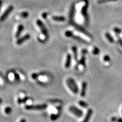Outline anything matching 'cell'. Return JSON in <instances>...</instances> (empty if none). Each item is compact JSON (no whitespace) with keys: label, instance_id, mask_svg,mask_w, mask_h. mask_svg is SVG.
<instances>
[{"label":"cell","instance_id":"obj_1","mask_svg":"<svg viewBox=\"0 0 122 122\" xmlns=\"http://www.w3.org/2000/svg\"><path fill=\"white\" fill-rule=\"evenodd\" d=\"M66 84L69 89L74 94H77L79 92L78 86H77V85L76 84V82L75 81L74 79L72 78L68 79L66 81Z\"/></svg>","mask_w":122,"mask_h":122},{"label":"cell","instance_id":"obj_2","mask_svg":"<svg viewBox=\"0 0 122 122\" xmlns=\"http://www.w3.org/2000/svg\"><path fill=\"white\" fill-rule=\"evenodd\" d=\"M47 107L46 104L37 105H27L25 106V109L28 110H42Z\"/></svg>","mask_w":122,"mask_h":122},{"label":"cell","instance_id":"obj_3","mask_svg":"<svg viewBox=\"0 0 122 122\" xmlns=\"http://www.w3.org/2000/svg\"><path fill=\"white\" fill-rule=\"evenodd\" d=\"M69 111L71 113L74 114L77 117H80L83 116V112L81 110H80L78 108H77L75 106H71L69 107Z\"/></svg>","mask_w":122,"mask_h":122},{"label":"cell","instance_id":"obj_4","mask_svg":"<svg viewBox=\"0 0 122 122\" xmlns=\"http://www.w3.org/2000/svg\"><path fill=\"white\" fill-rule=\"evenodd\" d=\"M36 23H37V25L39 27V28H40L41 30L42 34H44L46 37H48V32L47 29L46 28V27H45V25H44L43 23L41 20H37V22H36Z\"/></svg>","mask_w":122,"mask_h":122},{"label":"cell","instance_id":"obj_5","mask_svg":"<svg viewBox=\"0 0 122 122\" xmlns=\"http://www.w3.org/2000/svg\"><path fill=\"white\" fill-rule=\"evenodd\" d=\"M13 9L14 7L13 6H10L6 10V11L4 12V14L1 16V17H0V22H3V21H4L6 19L7 16H8V15L10 14V13H11L12 11H13Z\"/></svg>","mask_w":122,"mask_h":122},{"label":"cell","instance_id":"obj_6","mask_svg":"<svg viewBox=\"0 0 122 122\" xmlns=\"http://www.w3.org/2000/svg\"><path fill=\"white\" fill-rule=\"evenodd\" d=\"M83 1H85V5L83 7V8H82L81 14L85 18V22H88V15H87V8L88 6V2L87 0H83Z\"/></svg>","mask_w":122,"mask_h":122},{"label":"cell","instance_id":"obj_7","mask_svg":"<svg viewBox=\"0 0 122 122\" xmlns=\"http://www.w3.org/2000/svg\"><path fill=\"white\" fill-rule=\"evenodd\" d=\"M30 34H27L25 35H24V36H23L21 38H20L17 40V41H16V44H18V45H20V44H22L25 41L28 40L30 39Z\"/></svg>","mask_w":122,"mask_h":122},{"label":"cell","instance_id":"obj_8","mask_svg":"<svg viewBox=\"0 0 122 122\" xmlns=\"http://www.w3.org/2000/svg\"><path fill=\"white\" fill-rule=\"evenodd\" d=\"M86 88H87V83L85 81H83L81 85V91L80 93L81 97H84L86 95Z\"/></svg>","mask_w":122,"mask_h":122},{"label":"cell","instance_id":"obj_9","mask_svg":"<svg viewBox=\"0 0 122 122\" xmlns=\"http://www.w3.org/2000/svg\"><path fill=\"white\" fill-rule=\"evenodd\" d=\"M93 114V110L92 109H89L87 111L86 115H85L84 119L82 122H88L89 121L90 119H91L92 115Z\"/></svg>","mask_w":122,"mask_h":122},{"label":"cell","instance_id":"obj_10","mask_svg":"<svg viewBox=\"0 0 122 122\" xmlns=\"http://www.w3.org/2000/svg\"><path fill=\"white\" fill-rule=\"evenodd\" d=\"M71 63V56L70 54L67 55L66 59L65 62V67L66 68H70Z\"/></svg>","mask_w":122,"mask_h":122},{"label":"cell","instance_id":"obj_11","mask_svg":"<svg viewBox=\"0 0 122 122\" xmlns=\"http://www.w3.org/2000/svg\"><path fill=\"white\" fill-rule=\"evenodd\" d=\"M24 30V26L22 24H20V25L18 26V30H17V31H16V34H15V37H19L20 35L21 34V33H22V32L23 30Z\"/></svg>","mask_w":122,"mask_h":122},{"label":"cell","instance_id":"obj_12","mask_svg":"<svg viewBox=\"0 0 122 122\" xmlns=\"http://www.w3.org/2000/svg\"><path fill=\"white\" fill-rule=\"evenodd\" d=\"M52 19L57 22H64L66 20L65 17L62 16H54L52 18Z\"/></svg>","mask_w":122,"mask_h":122},{"label":"cell","instance_id":"obj_13","mask_svg":"<svg viewBox=\"0 0 122 122\" xmlns=\"http://www.w3.org/2000/svg\"><path fill=\"white\" fill-rule=\"evenodd\" d=\"M60 115H61V111H59L58 112H57V114H52V115H51V117H50V118H51V120L54 121V120H57V119L60 117Z\"/></svg>","mask_w":122,"mask_h":122},{"label":"cell","instance_id":"obj_14","mask_svg":"<svg viewBox=\"0 0 122 122\" xmlns=\"http://www.w3.org/2000/svg\"><path fill=\"white\" fill-rule=\"evenodd\" d=\"M105 36H106V39H107V40L109 41L110 43H113V42H114V39L112 38V36H111V35L110 34V33H106V34H105Z\"/></svg>","mask_w":122,"mask_h":122},{"label":"cell","instance_id":"obj_15","mask_svg":"<svg viewBox=\"0 0 122 122\" xmlns=\"http://www.w3.org/2000/svg\"><path fill=\"white\" fill-rule=\"evenodd\" d=\"M72 50L74 53V58L75 60L77 61V48L76 46H74L72 47Z\"/></svg>","mask_w":122,"mask_h":122},{"label":"cell","instance_id":"obj_16","mask_svg":"<svg viewBox=\"0 0 122 122\" xmlns=\"http://www.w3.org/2000/svg\"><path fill=\"white\" fill-rule=\"evenodd\" d=\"M30 98L28 97H24L23 98H19L18 100V103L20 104V103H25V102H27V101L30 100Z\"/></svg>","mask_w":122,"mask_h":122},{"label":"cell","instance_id":"obj_17","mask_svg":"<svg viewBox=\"0 0 122 122\" xmlns=\"http://www.w3.org/2000/svg\"><path fill=\"white\" fill-rule=\"evenodd\" d=\"M74 11H75V6H74V5L73 4L72 5V6H71V10H70V18L71 20L72 19L73 16H74Z\"/></svg>","mask_w":122,"mask_h":122},{"label":"cell","instance_id":"obj_18","mask_svg":"<svg viewBox=\"0 0 122 122\" xmlns=\"http://www.w3.org/2000/svg\"><path fill=\"white\" fill-rule=\"evenodd\" d=\"M49 102L53 103H62V101L59 100V99H51L49 100Z\"/></svg>","mask_w":122,"mask_h":122},{"label":"cell","instance_id":"obj_19","mask_svg":"<svg viewBox=\"0 0 122 122\" xmlns=\"http://www.w3.org/2000/svg\"><path fill=\"white\" fill-rule=\"evenodd\" d=\"M79 104L80 106L83 107H84V108H86L88 107V103L85 102L84 101H80L79 102Z\"/></svg>","mask_w":122,"mask_h":122},{"label":"cell","instance_id":"obj_20","mask_svg":"<svg viewBox=\"0 0 122 122\" xmlns=\"http://www.w3.org/2000/svg\"><path fill=\"white\" fill-rule=\"evenodd\" d=\"M72 37L74 38V39L77 40L79 41H81V42H83V43H86V42L83 39H82L81 37H79V36H75V35H73Z\"/></svg>","mask_w":122,"mask_h":122},{"label":"cell","instance_id":"obj_21","mask_svg":"<svg viewBox=\"0 0 122 122\" xmlns=\"http://www.w3.org/2000/svg\"><path fill=\"white\" fill-rule=\"evenodd\" d=\"M4 111H5V112L6 114H7V115H9V114H10L12 112L11 107H9V106L6 107H5V109Z\"/></svg>","mask_w":122,"mask_h":122},{"label":"cell","instance_id":"obj_22","mask_svg":"<svg viewBox=\"0 0 122 122\" xmlns=\"http://www.w3.org/2000/svg\"><path fill=\"white\" fill-rule=\"evenodd\" d=\"M79 65L84 66H85V57L84 56H83V57H81L80 61H79Z\"/></svg>","mask_w":122,"mask_h":122},{"label":"cell","instance_id":"obj_23","mask_svg":"<svg viewBox=\"0 0 122 122\" xmlns=\"http://www.w3.org/2000/svg\"><path fill=\"white\" fill-rule=\"evenodd\" d=\"M65 35L67 37H72L74 33H72V32L70 31V30H67V31H66L65 32Z\"/></svg>","mask_w":122,"mask_h":122},{"label":"cell","instance_id":"obj_24","mask_svg":"<svg viewBox=\"0 0 122 122\" xmlns=\"http://www.w3.org/2000/svg\"><path fill=\"white\" fill-rule=\"evenodd\" d=\"M117 0H98L97 3L98 4H103V3H106L108 2H112V1H116Z\"/></svg>","mask_w":122,"mask_h":122},{"label":"cell","instance_id":"obj_25","mask_svg":"<svg viewBox=\"0 0 122 122\" xmlns=\"http://www.w3.org/2000/svg\"><path fill=\"white\" fill-rule=\"evenodd\" d=\"M100 50L98 49V48H97V47H94L93 50V51H92L93 54L94 55H98L99 53H100Z\"/></svg>","mask_w":122,"mask_h":122},{"label":"cell","instance_id":"obj_26","mask_svg":"<svg viewBox=\"0 0 122 122\" xmlns=\"http://www.w3.org/2000/svg\"><path fill=\"white\" fill-rule=\"evenodd\" d=\"M29 15V14L28 13H27V12H23V13H22L20 14V16H21L22 18H27L28 17Z\"/></svg>","mask_w":122,"mask_h":122},{"label":"cell","instance_id":"obj_27","mask_svg":"<svg viewBox=\"0 0 122 122\" xmlns=\"http://www.w3.org/2000/svg\"><path fill=\"white\" fill-rule=\"evenodd\" d=\"M39 75L40 74H36V73H33V74H32V78L33 79H34V80H36V79H38V77H39Z\"/></svg>","mask_w":122,"mask_h":122},{"label":"cell","instance_id":"obj_28","mask_svg":"<svg viewBox=\"0 0 122 122\" xmlns=\"http://www.w3.org/2000/svg\"><path fill=\"white\" fill-rule=\"evenodd\" d=\"M113 30H114V32L117 33V34H119V33H121V32H122L121 30H120V28H117V27H115V28H114L113 29Z\"/></svg>","mask_w":122,"mask_h":122},{"label":"cell","instance_id":"obj_29","mask_svg":"<svg viewBox=\"0 0 122 122\" xmlns=\"http://www.w3.org/2000/svg\"><path fill=\"white\" fill-rule=\"evenodd\" d=\"M103 61H104L105 62H110V58L109 56L106 55V56H105L104 57H103Z\"/></svg>","mask_w":122,"mask_h":122},{"label":"cell","instance_id":"obj_30","mask_svg":"<svg viewBox=\"0 0 122 122\" xmlns=\"http://www.w3.org/2000/svg\"><path fill=\"white\" fill-rule=\"evenodd\" d=\"M117 122H122V118H116V121Z\"/></svg>","mask_w":122,"mask_h":122},{"label":"cell","instance_id":"obj_31","mask_svg":"<svg viewBox=\"0 0 122 122\" xmlns=\"http://www.w3.org/2000/svg\"><path fill=\"white\" fill-rule=\"evenodd\" d=\"M118 41V42L119 43V44L120 45V46H122V40L121 39H120V38H119Z\"/></svg>","mask_w":122,"mask_h":122},{"label":"cell","instance_id":"obj_32","mask_svg":"<svg viewBox=\"0 0 122 122\" xmlns=\"http://www.w3.org/2000/svg\"><path fill=\"white\" fill-rule=\"evenodd\" d=\"M87 50H86V49H83V50H82V54H83V55H84L86 54V53H87Z\"/></svg>","mask_w":122,"mask_h":122},{"label":"cell","instance_id":"obj_33","mask_svg":"<svg viewBox=\"0 0 122 122\" xmlns=\"http://www.w3.org/2000/svg\"><path fill=\"white\" fill-rule=\"evenodd\" d=\"M47 15H48V14L47 13H44L43 14H42V17H43L44 19H46V18Z\"/></svg>","mask_w":122,"mask_h":122},{"label":"cell","instance_id":"obj_34","mask_svg":"<svg viewBox=\"0 0 122 122\" xmlns=\"http://www.w3.org/2000/svg\"><path fill=\"white\" fill-rule=\"evenodd\" d=\"M2 0H0V11H1V6H2Z\"/></svg>","mask_w":122,"mask_h":122},{"label":"cell","instance_id":"obj_35","mask_svg":"<svg viewBox=\"0 0 122 122\" xmlns=\"http://www.w3.org/2000/svg\"><path fill=\"white\" fill-rule=\"evenodd\" d=\"M20 122H26V120H25V119H22L20 120Z\"/></svg>","mask_w":122,"mask_h":122},{"label":"cell","instance_id":"obj_36","mask_svg":"<svg viewBox=\"0 0 122 122\" xmlns=\"http://www.w3.org/2000/svg\"><path fill=\"white\" fill-rule=\"evenodd\" d=\"M2 99H1V98H0V104H1V103H2Z\"/></svg>","mask_w":122,"mask_h":122}]
</instances>
